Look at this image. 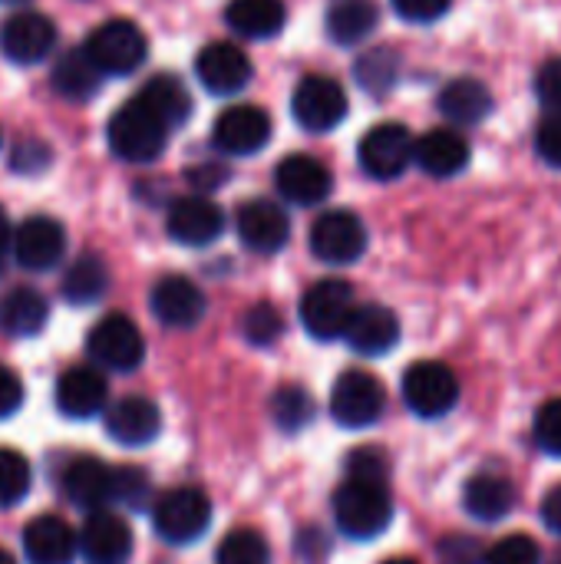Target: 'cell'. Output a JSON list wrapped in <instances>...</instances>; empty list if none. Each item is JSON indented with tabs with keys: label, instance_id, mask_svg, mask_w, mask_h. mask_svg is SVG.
<instances>
[{
	"label": "cell",
	"instance_id": "1",
	"mask_svg": "<svg viewBox=\"0 0 561 564\" xmlns=\"http://www.w3.org/2000/svg\"><path fill=\"white\" fill-rule=\"evenodd\" d=\"M169 126L142 102V99H129L126 106H119L106 126V142L112 149L116 159L122 162H155L165 145H169Z\"/></svg>",
	"mask_w": 561,
	"mask_h": 564
},
{
	"label": "cell",
	"instance_id": "2",
	"mask_svg": "<svg viewBox=\"0 0 561 564\" xmlns=\"http://www.w3.org/2000/svg\"><path fill=\"white\" fill-rule=\"evenodd\" d=\"M334 519L337 529L354 542H367L387 532V525L393 522V499L387 492V482L347 479L334 492Z\"/></svg>",
	"mask_w": 561,
	"mask_h": 564
},
{
	"label": "cell",
	"instance_id": "3",
	"mask_svg": "<svg viewBox=\"0 0 561 564\" xmlns=\"http://www.w3.org/2000/svg\"><path fill=\"white\" fill-rule=\"evenodd\" d=\"M212 525V499L195 486L169 489L152 506V529L169 545H192Z\"/></svg>",
	"mask_w": 561,
	"mask_h": 564
},
{
	"label": "cell",
	"instance_id": "4",
	"mask_svg": "<svg viewBox=\"0 0 561 564\" xmlns=\"http://www.w3.org/2000/svg\"><path fill=\"white\" fill-rule=\"evenodd\" d=\"M86 53L89 59L106 73V76H129L145 63L149 40L132 20H106L86 36Z\"/></svg>",
	"mask_w": 561,
	"mask_h": 564
},
{
	"label": "cell",
	"instance_id": "5",
	"mask_svg": "<svg viewBox=\"0 0 561 564\" xmlns=\"http://www.w3.org/2000/svg\"><path fill=\"white\" fill-rule=\"evenodd\" d=\"M357 311L354 288L347 281L327 278L317 281L304 297H301V324L314 340H337L347 334V324Z\"/></svg>",
	"mask_w": 561,
	"mask_h": 564
},
{
	"label": "cell",
	"instance_id": "6",
	"mask_svg": "<svg viewBox=\"0 0 561 564\" xmlns=\"http://www.w3.org/2000/svg\"><path fill=\"white\" fill-rule=\"evenodd\" d=\"M357 155H360V169L370 178L393 182L410 169V162H417V139L403 122H380L364 132Z\"/></svg>",
	"mask_w": 561,
	"mask_h": 564
},
{
	"label": "cell",
	"instance_id": "7",
	"mask_svg": "<svg viewBox=\"0 0 561 564\" xmlns=\"http://www.w3.org/2000/svg\"><path fill=\"white\" fill-rule=\"evenodd\" d=\"M460 400V380L456 373L440 360H420L403 373V403L420 420H440L446 416Z\"/></svg>",
	"mask_w": 561,
	"mask_h": 564
},
{
	"label": "cell",
	"instance_id": "8",
	"mask_svg": "<svg viewBox=\"0 0 561 564\" xmlns=\"http://www.w3.org/2000/svg\"><path fill=\"white\" fill-rule=\"evenodd\" d=\"M387 410V390L384 383L367 370H347L337 377L331 390V416L347 430H367L374 426Z\"/></svg>",
	"mask_w": 561,
	"mask_h": 564
},
{
	"label": "cell",
	"instance_id": "9",
	"mask_svg": "<svg viewBox=\"0 0 561 564\" xmlns=\"http://www.w3.org/2000/svg\"><path fill=\"white\" fill-rule=\"evenodd\" d=\"M89 357L116 373H129L142 364L145 357V340L142 330L126 317V314H106L86 337Z\"/></svg>",
	"mask_w": 561,
	"mask_h": 564
},
{
	"label": "cell",
	"instance_id": "10",
	"mask_svg": "<svg viewBox=\"0 0 561 564\" xmlns=\"http://www.w3.org/2000/svg\"><path fill=\"white\" fill-rule=\"evenodd\" d=\"M291 116L308 132H331L347 116V93L331 76H304L291 96Z\"/></svg>",
	"mask_w": 561,
	"mask_h": 564
},
{
	"label": "cell",
	"instance_id": "11",
	"mask_svg": "<svg viewBox=\"0 0 561 564\" xmlns=\"http://www.w3.org/2000/svg\"><path fill=\"white\" fill-rule=\"evenodd\" d=\"M311 251L324 264H354L367 251V225L347 208L324 212L311 225Z\"/></svg>",
	"mask_w": 561,
	"mask_h": 564
},
{
	"label": "cell",
	"instance_id": "12",
	"mask_svg": "<svg viewBox=\"0 0 561 564\" xmlns=\"http://www.w3.org/2000/svg\"><path fill=\"white\" fill-rule=\"evenodd\" d=\"M271 139V119L258 106H228L215 126H212V142L222 155H255L268 145Z\"/></svg>",
	"mask_w": 561,
	"mask_h": 564
},
{
	"label": "cell",
	"instance_id": "13",
	"mask_svg": "<svg viewBox=\"0 0 561 564\" xmlns=\"http://www.w3.org/2000/svg\"><path fill=\"white\" fill-rule=\"evenodd\" d=\"M116 486H119V469L106 466L96 456H79L73 459L63 476H60V492L86 512L106 509L109 502H116Z\"/></svg>",
	"mask_w": 561,
	"mask_h": 564
},
{
	"label": "cell",
	"instance_id": "14",
	"mask_svg": "<svg viewBox=\"0 0 561 564\" xmlns=\"http://www.w3.org/2000/svg\"><path fill=\"white\" fill-rule=\"evenodd\" d=\"M251 59L238 43L218 40L202 46V53L195 56V76L202 79V86L215 96H235L251 83Z\"/></svg>",
	"mask_w": 561,
	"mask_h": 564
},
{
	"label": "cell",
	"instance_id": "15",
	"mask_svg": "<svg viewBox=\"0 0 561 564\" xmlns=\"http://www.w3.org/2000/svg\"><path fill=\"white\" fill-rule=\"evenodd\" d=\"M165 231L172 241L188 248H205L225 231V212L205 195L175 198L165 212Z\"/></svg>",
	"mask_w": 561,
	"mask_h": 564
},
{
	"label": "cell",
	"instance_id": "16",
	"mask_svg": "<svg viewBox=\"0 0 561 564\" xmlns=\"http://www.w3.org/2000/svg\"><path fill=\"white\" fill-rule=\"evenodd\" d=\"M66 254V231L50 215H30L13 231V258L26 271H50Z\"/></svg>",
	"mask_w": 561,
	"mask_h": 564
},
{
	"label": "cell",
	"instance_id": "17",
	"mask_svg": "<svg viewBox=\"0 0 561 564\" xmlns=\"http://www.w3.org/2000/svg\"><path fill=\"white\" fill-rule=\"evenodd\" d=\"M56 46V26L46 13L23 10L10 17L0 30V50L10 63L17 66H33L43 63Z\"/></svg>",
	"mask_w": 561,
	"mask_h": 564
},
{
	"label": "cell",
	"instance_id": "18",
	"mask_svg": "<svg viewBox=\"0 0 561 564\" xmlns=\"http://www.w3.org/2000/svg\"><path fill=\"white\" fill-rule=\"evenodd\" d=\"M79 552L86 564H129L132 558V529L122 516L109 509L89 512L79 532Z\"/></svg>",
	"mask_w": 561,
	"mask_h": 564
},
{
	"label": "cell",
	"instance_id": "19",
	"mask_svg": "<svg viewBox=\"0 0 561 564\" xmlns=\"http://www.w3.org/2000/svg\"><path fill=\"white\" fill-rule=\"evenodd\" d=\"M238 238L245 248L258 251V254H274L288 245L291 238V218L281 205L268 202V198H251L238 208Z\"/></svg>",
	"mask_w": 561,
	"mask_h": 564
},
{
	"label": "cell",
	"instance_id": "20",
	"mask_svg": "<svg viewBox=\"0 0 561 564\" xmlns=\"http://www.w3.org/2000/svg\"><path fill=\"white\" fill-rule=\"evenodd\" d=\"M149 307L159 324H165L172 330H188L205 317V294L195 281H188L182 274H169V278L155 281V288L149 294Z\"/></svg>",
	"mask_w": 561,
	"mask_h": 564
},
{
	"label": "cell",
	"instance_id": "21",
	"mask_svg": "<svg viewBox=\"0 0 561 564\" xmlns=\"http://www.w3.org/2000/svg\"><path fill=\"white\" fill-rule=\"evenodd\" d=\"M274 182H278V192L298 205V208H314L321 205L327 195H331V185H334V175L331 169L314 159V155H288L281 159L278 172H274Z\"/></svg>",
	"mask_w": 561,
	"mask_h": 564
},
{
	"label": "cell",
	"instance_id": "22",
	"mask_svg": "<svg viewBox=\"0 0 561 564\" xmlns=\"http://www.w3.org/2000/svg\"><path fill=\"white\" fill-rule=\"evenodd\" d=\"M56 410L69 420H89L106 410L109 387L96 367H69L56 380Z\"/></svg>",
	"mask_w": 561,
	"mask_h": 564
},
{
	"label": "cell",
	"instance_id": "23",
	"mask_svg": "<svg viewBox=\"0 0 561 564\" xmlns=\"http://www.w3.org/2000/svg\"><path fill=\"white\" fill-rule=\"evenodd\" d=\"M106 433L119 446H149L162 433V413L145 397H122L106 410Z\"/></svg>",
	"mask_w": 561,
	"mask_h": 564
},
{
	"label": "cell",
	"instance_id": "24",
	"mask_svg": "<svg viewBox=\"0 0 561 564\" xmlns=\"http://www.w3.org/2000/svg\"><path fill=\"white\" fill-rule=\"evenodd\" d=\"M344 340L350 344V350H357L364 357H384L400 340V321L384 304H357Z\"/></svg>",
	"mask_w": 561,
	"mask_h": 564
},
{
	"label": "cell",
	"instance_id": "25",
	"mask_svg": "<svg viewBox=\"0 0 561 564\" xmlns=\"http://www.w3.org/2000/svg\"><path fill=\"white\" fill-rule=\"evenodd\" d=\"M79 535L60 516H40L23 529V555L30 564H73Z\"/></svg>",
	"mask_w": 561,
	"mask_h": 564
},
{
	"label": "cell",
	"instance_id": "26",
	"mask_svg": "<svg viewBox=\"0 0 561 564\" xmlns=\"http://www.w3.org/2000/svg\"><path fill=\"white\" fill-rule=\"evenodd\" d=\"M417 165L433 178H453L470 165V142L456 129H430L417 139Z\"/></svg>",
	"mask_w": 561,
	"mask_h": 564
},
{
	"label": "cell",
	"instance_id": "27",
	"mask_svg": "<svg viewBox=\"0 0 561 564\" xmlns=\"http://www.w3.org/2000/svg\"><path fill=\"white\" fill-rule=\"evenodd\" d=\"M463 506L479 522H499L516 509V486L503 473H476L463 489Z\"/></svg>",
	"mask_w": 561,
	"mask_h": 564
},
{
	"label": "cell",
	"instance_id": "28",
	"mask_svg": "<svg viewBox=\"0 0 561 564\" xmlns=\"http://www.w3.org/2000/svg\"><path fill=\"white\" fill-rule=\"evenodd\" d=\"M50 321V304L36 288H13L0 297V330L7 337H36Z\"/></svg>",
	"mask_w": 561,
	"mask_h": 564
},
{
	"label": "cell",
	"instance_id": "29",
	"mask_svg": "<svg viewBox=\"0 0 561 564\" xmlns=\"http://www.w3.org/2000/svg\"><path fill=\"white\" fill-rule=\"evenodd\" d=\"M225 20L245 40H271L284 30L288 10L281 0H231Z\"/></svg>",
	"mask_w": 561,
	"mask_h": 564
},
{
	"label": "cell",
	"instance_id": "30",
	"mask_svg": "<svg viewBox=\"0 0 561 564\" xmlns=\"http://www.w3.org/2000/svg\"><path fill=\"white\" fill-rule=\"evenodd\" d=\"M440 112L456 126H476L493 112V93L486 83H479L473 76H460V79L443 86Z\"/></svg>",
	"mask_w": 561,
	"mask_h": 564
},
{
	"label": "cell",
	"instance_id": "31",
	"mask_svg": "<svg viewBox=\"0 0 561 564\" xmlns=\"http://www.w3.org/2000/svg\"><path fill=\"white\" fill-rule=\"evenodd\" d=\"M103 69L89 59L86 46L79 50H69L56 59L53 66V89L63 96V99H73V102H86L99 93L103 86Z\"/></svg>",
	"mask_w": 561,
	"mask_h": 564
},
{
	"label": "cell",
	"instance_id": "32",
	"mask_svg": "<svg viewBox=\"0 0 561 564\" xmlns=\"http://www.w3.org/2000/svg\"><path fill=\"white\" fill-rule=\"evenodd\" d=\"M380 20V10L374 0H331L327 3V17H324V26H327V36L341 46H354L360 40H367L374 33Z\"/></svg>",
	"mask_w": 561,
	"mask_h": 564
},
{
	"label": "cell",
	"instance_id": "33",
	"mask_svg": "<svg viewBox=\"0 0 561 564\" xmlns=\"http://www.w3.org/2000/svg\"><path fill=\"white\" fill-rule=\"evenodd\" d=\"M136 99H142L169 129H179V126L192 116V96H188V89L182 86V79H175V76H169V73L152 76V79L139 89Z\"/></svg>",
	"mask_w": 561,
	"mask_h": 564
},
{
	"label": "cell",
	"instance_id": "34",
	"mask_svg": "<svg viewBox=\"0 0 561 564\" xmlns=\"http://www.w3.org/2000/svg\"><path fill=\"white\" fill-rule=\"evenodd\" d=\"M106 291H109V268L96 254H79L63 274V297L76 307L103 301Z\"/></svg>",
	"mask_w": 561,
	"mask_h": 564
},
{
	"label": "cell",
	"instance_id": "35",
	"mask_svg": "<svg viewBox=\"0 0 561 564\" xmlns=\"http://www.w3.org/2000/svg\"><path fill=\"white\" fill-rule=\"evenodd\" d=\"M268 413H271V420H274L278 430H284V433H301L304 426L314 423L317 403H314V397H311L304 387L288 383V387H278V390L271 393Z\"/></svg>",
	"mask_w": 561,
	"mask_h": 564
},
{
	"label": "cell",
	"instance_id": "36",
	"mask_svg": "<svg viewBox=\"0 0 561 564\" xmlns=\"http://www.w3.org/2000/svg\"><path fill=\"white\" fill-rule=\"evenodd\" d=\"M215 564H271V549L261 532L255 529H235L222 539Z\"/></svg>",
	"mask_w": 561,
	"mask_h": 564
},
{
	"label": "cell",
	"instance_id": "37",
	"mask_svg": "<svg viewBox=\"0 0 561 564\" xmlns=\"http://www.w3.org/2000/svg\"><path fill=\"white\" fill-rule=\"evenodd\" d=\"M33 482L30 463L17 449H0V509H13L26 499Z\"/></svg>",
	"mask_w": 561,
	"mask_h": 564
},
{
	"label": "cell",
	"instance_id": "38",
	"mask_svg": "<svg viewBox=\"0 0 561 564\" xmlns=\"http://www.w3.org/2000/svg\"><path fill=\"white\" fill-rule=\"evenodd\" d=\"M241 334H245V340L255 344V347H271V344L284 334V317H281V311H278L274 304L258 301V304H251V307L245 311V317H241Z\"/></svg>",
	"mask_w": 561,
	"mask_h": 564
},
{
	"label": "cell",
	"instance_id": "39",
	"mask_svg": "<svg viewBox=\"0 0 561 564\" xmlns=\"http://www.w3.org/2000/svg\"><path fill=\"white\" fill-rule=\"evenodd\" d=\"M397 73H400V63H397V56L390 50H377V53H370V56H364L357 63L360 86L370 89V93H384L387 86H393Z\"/></svg>",
	"mask_w": 561,
	"mask_h": 564
},
{
	"label": "cell",
	"instance_id": "40",
	"mask_svg": "<svg viewBox=\"0 0 561 564\" xmlns=\"http://www.w3.org/2000/svg\"><path fill=\"white\" fill-rule=\"evenodd\" d=\"M390 476V456L377 446H357L347 453V479H364V482H387Z\"/></svg>",
	"mask_w": 561,
	"mask_h": 564
},
{
	"label": "cell",
	"instance_id": "41",
	"mask_svg": "<svg viewBox=\"0 0 561 564\" xmlns=\"http://www.w3.org/2000/svg\"><path fill=\"white\" fill-rule=\"evenodd\" d=\"M483 564H542V552L529 535H506L486 552Z\"/></svg>",
	"mask_w": 561,
	"mask_h": 564
},
{
	"label": "cell",
	"instance_id": "42",
	"mask_svg": "<svg viewBox=\"0 0 561 564\" xmlns=\"http://www.w3.org/2000/svg\"><path fill=\"white\" fill-rule=\"evenodd\" d=\"M50 145L43 139H20L10 152V169L20 175H36L50 165Z\"/></svg>",
	"mask_w": 561,
	"mask_h": 564
},
{
	"label": "cell",
	"instance_id": "43",
	"mask_svg": "<svg viewBox=\"0 0 561 564\" xmlns=\"http://www.w3.org/2000/svg\"><path fill=\"white\" fill-rule=\"evenodd\" d=\"M536 443L549 453V456H561V397L549 400L539 416H536Z\"/></svg>",
	"mask_w": 561,
	"mask_h": 564
},
{
	"label": "cell",
	"instance_id": "44",
	"mask_svg": "<svg viewBox=\"0 0 561 564\" xmlns=\"http://www.w3.org/2000/svg\"><path fill=\"white\" fill-rule=\"evenodd\" d=\"M536 152H539L542 162H549L552 169H561V112H549V116L539 122Z\"/></svg>",
	"mask_w": 561,
	"mask_h": 564
},
{
	"label": "cell",
	"instance_id": "45",
	"mask_svg": "<svg viewBox=\"0 0 561 564\" xmlns=\"http://www.w3.org/2000/svg\"><path fill=\"white\" fill-rule=\"evenodd\" d=\"M116 502H122L129 509H142L149 502V476L142 469H119Z\"/></svg>",
	"mask_w": 561,
	"mask_h": 564
},
{
	"label": "cell",
	"instance_id": "46",
	"mask_svg": "<svg viewBox=\"0 0 561 564\" xmlns=\"http://www.w3.org/2000/svg\"><path fill=\"white\" fill-rule=\"evenodd\" d=\"M536 96L542 106H549L552 112H561V56L542 63L539 76H536Z\"/></svg>",
	"mask_w": 561,
	"mask_h": 564
},
{
	"label": "cell",
	"instance_id": "47",
	"mask_svg": "<svg viewBox=\"0 0 561 564\" xmlns=\"http://www.w3.org/2000/svg\"><path fill=\"white\" fill-rule=\"evenodd\" d=\"M486 552L470 535H450L440 542V562L443 564H483Z\"/></svg>",
	"mask_w": 561,
	"mask_h": 564
},
{
	"label": "cell",
	"instance_id": "48",
	"mask_svg": "<svg viewBox=\"0 0 561 564\" xmlns=\"http://www.w3.org/2000/svg\"><path fill=\"white\" fill-rule=\"evenodd\" d=\"M390 3L410 23H433L450 10L453 0H390Z\"/></svg>",
	"mask_w": 561,
	"mask_h": 564
},
{
	"label": "cell",
	"instance_id": "49",
	"mask_svg": "<svg viewBox=\"0 0 561 564\" xmlns=\"http://www.w3.org/2000/svg\"><path fill=\"white\" fill-rule=\"evenodd\" d=\"M20 406H23V383L10 367L0 364V420L13 416Z\"/></svg>",
	"mask_w": 561,
	"mask_h": 564
},
{
	"label": "cell",
	"instance_id": "50",
	"mask_svg": "<svg viewBox=\"0 0 561 564\" xmlns=\"http://www.w3.org/2000/svg\"><path fill=\"white\" fill-rule=\"evenodd\" d=\"M542 522L549 532L561 535V486L549 489V496L542 499Z\"/></svg>",
	"mask_w": 561,
	"mask_h": 564
},
{
	"label": "cell",
	"instance_id": "51",
	"mask_svg": "<svg viewBox=\"0 0 561 564\" xmlns=\"http://www.w3.org/2000/svg\"><path fill=\"white\" fill-rule=\"evenodd\" d=\"M188 178H192L198 188H218V185L228 178V169H222V165L208 162V165H202V169H192V172H188Z\"/></svg>",
	"mask_w": 561,
	"mask_h": 564
},
{
	"label": "cell",
	"instance_id": "52",
	"mask_svg": "<svg viewBox=\"0 0 561 564\" xmlns=\"http://www.w3.org/2000/svg\"><path fill=\"white\" fill-rule=\"evenodd\" d=\"M10 254H13V228H10L7 212H3V205H0V271H3V264H7Z\"/></svg>",
	"mask_w": 561,
	"mask_h": 564
},
{
	"label": "cell",
	"instance_id": "53",
	"mask_svg": "<svg viewBox=\"0 0 561 564\" xmlns=\"http://www.w3.org/2000/svg\"><path fill=\"white\" fill-rule=\"evenodd\" d=\"M0 564H17V558H13L7 549H0Z\"/></svg>",
	"mask_w": 561,
	"mask_h": 564
},
{
	"label": "cell",
	"instance_id": "54",
	"mask_svg": "<svg viewBox=\"0 0 561 564\" xmlns=\"http://www.w3.org/2000/svg\"><path fill=\"white\" fill-rule=\"evenodd\" d=\"M384 564H420V562H413V558H390V562H384Z\"/></svg>",
	"mask_w": 561,
	"mask_h": 564
},
{
	"label": "cell",
	"instance_id": "55",
	"mask_svg": "<svg viewBox=\"0 0 561 564\" xmlns=\"http://www.w3.org/2000/svg\"><path fill=\"white\" fill-rule=\"evenodd\" d=\"M0 3H23V0H0Z\"/></svg>",
	"mask_w": 561,
	"mask_h": 564
},
{
	"label": "cell",
	"instance_id": "56",
	"mask_svg": "<svg viewBox=\"0 0 561 564\" xmlns=\"http://www.w3.org/2000/svg\"><path fill=\"white\" fill-rule=\"evenodd\" d=\"M555 564H561V558H559V562H555Z\"/></svg>",
	"mask_w": 561,
	"mask_h": 564
}]
</instances>
